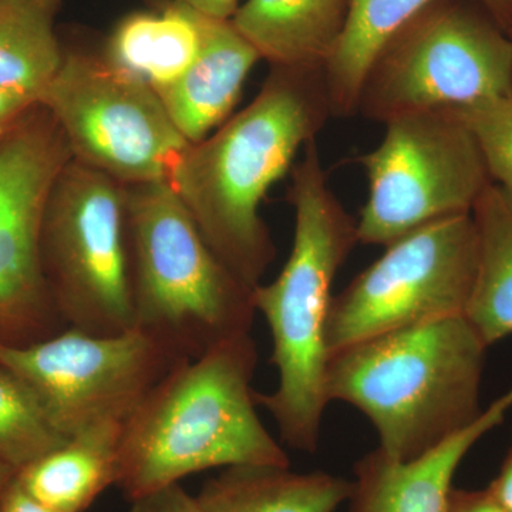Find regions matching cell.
I'll list each match as a JSON object with an SVG mask.
<instances>
[{
  "mask_svg": "<svg viewBox=\"0 0 512 512\" xmlns=\"http://www.w3.org/2000/svg\"><path fill=\"white\" fill-rule=\"evenodd\" d=\"M329 117L325 67H271L251 104L171 165L167 181L205 242L249 288L276 256L259 205Z\"/></svg>",
  "mask_w": 512,
  "mask_h": 512,
  "instance_id": "obj_1",
  "label": "cell"
},
{
  "mask_svg": "<svg viewBox=\"0 0 512 512\" xmlns=\"http://www.w3.org/2000/svg\"><path fill=\"white\" fill-rule=\"evenodd\" d=\"M251 333L174 367L121 426L117 487L136 500L212 468L291 467L256 413Z\"/></svg>",
  "mask_w": 512,
  "mask_h": 512,
  "instance_id": "obj_2",
  "label": "cell"
},
{
  "mask_svg": "<svg viewBox=\"0 0 512 512\" xmlns=\"http://www.w3.org/2000/svg\"><path fill=\"white\" fill-rule=\"evenodd\" d=\"M289 202L295 212L291 255L274 282L254 288L279 375L274 392L256 393V403L274 417L286 446L313 454L329 404L326 326L333 282L359 242L357 221L330 190L316 138L292 168Z\"/></svg>",
  "mask_w": 512,
  "mask_h": 512,
  "instance_id": "obj_3",
  "label": "cell"
},
{
  "mask_svg": "<svg viewBox=\"0 0 512 512\" xmlns=\"http://www.w3.org/2000/svg\"><path fill=\"white\" fill-rule=\"evenodd\" d=\"M487 349L466 315L362 340L329 356V403H348L365 414L386 456L414 460L483 413Z\"/></svg>",
  "mask_w": 512,
  "mask_h": 512,
  "instance_id": "obj_4",
  "label": "cell"
},
{
  "mask_svg": "<svg viewBox=\"0 0 512 512\" xmlns=\"http://www.w3.org/2000/svg\"><path fill=\"white\" fill-rule=\"evenodd\" d=\"M133 329L178 362L251 333L254 289L222 264L167 180L126 185Z\"/></svg>",
  "mask_w": 512,
  "mask_h": 512,
  "instance_id": "obj_5",
  "label": "cell"
},
{
  "mask_svg": "<svg viewBox=\"0 0 512 512\" xmlns=\"http://www.w3.org/2000/svg\"><path fill=\"white\" fill-rule=\"evenodd\" d=\"M512 94V37L487 12L437 0L384 47L367 74L359 110L387 121L430 110H456Z\"/></svg>",
  "mask_w": 512,
  "mask_h": 512,
  "instance_id": "obj_6",
  "label": "cell"
},
{
  "mask_svg": "<svg viewBox=\"0 0 512 512\" xmlns=\"http://www.w3.org/2000/svg\"><path fill=\"white\" fill-rule=\"evenodd\" d=\"M40 264L67 328L133 329L126 185L74 158L64 165L43 212Z\"/></svg>",
  "mask_w": 512,
  "mask_h": 512,
  "instance_id": "obj_7",
  "label": "cell"
},
{
  "mask_svg": "<svg viewBox=\"0 0 512 512\" xmlns=\"http://www.w3.org/2000/svg\"><path fill=\"white\" fill-rule=\"evenodd\" d=\"M384 126L382 143L359 158L369 180L360 244L387 247L430 222L471 214L491 178L456 114L419 111Z\"/></svg>",
  "mask_w": 512,
  "mask_h": 512,
  "instance_id": "obj_8",
  "label": "cell"
},
{
  "mask_svg": "<svg viewBox=\"0 0 512 512\" xmlns=\"http://www.w3.org/2000/svg\"><path fill=\"white\" fill-rule=\"evenodd\" d=\"M477 265L471 214L430 222L387 245L333 296L326 326L329 356L393 330L466 315Z\"/></svg>",
  "mask_w": 512,
  "mask_h": 512,
  "instance_id": "obj_9",
  "label": "cell"
},
{
  "mask_svg": "<svg viewBox=\"0 0 512 512\" xmlns=\"http://www.w3.org/2000/svg\"><path fill=\"white\" fill-rule=\"evenodd\" d=\"M74 160L123 185L167 180L188 146L160 97L103 55L64 52L55 79L40 94Z\"/></svg>",
  "mask_w": 512,
  "mask_h": 512,
  "instance_id": "obj_10",
  "label": "cell"
},
{
  "mask_svg": "<svg viewBox=\"0 0 512 512\" xmlns=\"http://www.w3.org/2000/svg\"><path fill=\"white\" fill-rule=\"evenodd\" d=\"M181 363L134 329L93 335L64 328L28 345L0 343V365L32 390L67 439L99 424H123Z\"/></svg>",
  "mask_w": 512,
  "mask_h": 512,
  "instance_id": "obj_11",
  "label": "cell"
},
{
  "mask_svg": "<svg viewBox=\"0 0 512 512\" xmlns=\"http://www.w3.org/2000/svg\"><path fill=\"white\" fill-rule=\"evenodd\" d=\"M69 144L36 104L0 138V343L28 345L67 328L47 291L40 229Z\"/></svg>",
  "mask_w": 512,
  "mask_h": 512,
  "instance_id": "obj_12",
  "label": "cell"
},
{
  "mask_svg": "<svg viewBox=\"0 0 512 512\" xmlns=\"http://www.w3.org/2000/svg\"><path fill=\"white\" fill-rule=\"evenodd\" d=\"M512 409V387L470 427L429 453L410 461L393 460L380 448L353 467L346 512H444L461 461Z\"/></svg>",
  "mask_w": 512,
  "mask_h": 512,
  "instance_id": "obj_13",
  "label": "cell"
},
{
  "mask_svg": "<svg viewBox=\"0 0 512 512\" xmlns=\"http://www.w3.org/2000/svg\"><path fill=\"white\" fill-rule=\"evenodd\" d=\"M198 25L201 47L190 69L174 83L154 90L190 144L200 143L229 119L248 74L261 60L231 20L198 13Z\"/></svg>",
  "mask_w": 512,
  "mask_h": 512,
  "instance_id": "obj_14",
  "label": "cell"
},
{
  "mask_svg": "<svg viewBox=\"0 0 512 512\" xmlns=\"http://www.w3.org/2000/svg\"><path fill=\"white\" fill-rule=\"evenodd\" d=\"M350 0H247L231 22L271 67H325Z\"/></svg>",
  "mask_w": 512,
  "mask_h": 512,
  "instance_id": "obj_15",
  "label": "cell"
},
{
  "mask_svg": "<svg viewBox=\"0 0 512 512\" xmlns=\"http://www.w3.org/2000/svg\"><path fill=\"white\" fill-rule=\"evenodd\" d=\"M119 423L99 424L69 437L16 473V483L56 512H84L119 476Z\"/></svg>",
  "mask_w": 512,
  "mask_h": 512,
  "instance_id": "obj_16",
  "label": "cell"
},
{
  "mask_svg": "<svg viewBox=\"0 0 512 512\" xmlns=\"http://www.w3.org/2000/svg\"><path fill=\"white\" fill-rule=\"evenodd\" d=\"M350 491L352 481L325 471L237 466L208 480L197 498L205 512H336Z\"/></svg>",
  "mask_w": 512,
  "mask_h": 512,
  "instance_id": "obj_17",
  "label": "cell"
},
{
  "mask_svg": "<svg viewBox=\"0 0 512 512\" xmlns=\"http://www.w3.org/2000/svg\"><path fill=\"white\" fill-rule=\"evenodd\" d=\"M200 47L198 13L170 0L158 13L134 12L121 19L107 39L103 56L157 90L180 79Z\"/></svg>",
  "mask_w": 512,
  "mask_h": 512,
  "instance_id": "obj_18",
  "label": "cell"
},
{
  "mask_svg": "<svg viewBox=\"0 0 512 512\" xmlns=\"http://www.w3.org/2000/svg\"><path fill=\"white\" fill-rule=\"evenodd\" d=\"M471 217L478 265L466 318L490 348L512 335V192L491 181Z\"/></svg>",
  "mask_w": 512,
  "mask_h": 512,
  "instance_id": "obj_19",
  "label": "cell"
},
{
  "mask_svg": "<svg viewBox=\"0 0 512 512\" xmlns=\"http://www.w3.org/2000/svg\"><path fill=\"white\" fill-rule=\"evenodd\" d=\"M437 0H350L348 16L325 66L332 117L359 110L360 94L377 57L421 10Z\"/></svg>",
  "mask_w": 512,
  "mask_h": 512,
  "instance_id": "obj_20",
  "label": "cell"
},
{
  "mask_svg": "<svg viewBox=\"0 0 512 512\" xmlns=\"http://www.w3.org/2000/svg\"><path fill=\"white\" fill-rule=\"evenodd\" d=\"M62 0H0V87L39 101L64 50L56 33Z\"/></svg>",
  "mask_w": 512,
  "mask_h": 512,
  "instance_id": "obj_21",
  "label": "cell"
},
{
  "mask_svg": "<svg viewBox=\"0 0 512 512\" xmlns=\"http://www.w3.org/2000/svg\"><path fill=\"white\" fill-rule=\"evenodd\" d=\"M66 440L47 419L32 390L0 365V461L18 473Z\"/></svg>",
  "mask_w": 512,
  "mask_h": 512,
  "instance_id": "obj_22",
  "label": "cell"
},
{
  "mask_svg": "<svg viewBox=\"0 0 512 512\" xmlns=\"http://www.w3.org/2000/svg\"><path fill=\"white\" fill-rule=\"evenodd\" d=\"M451 111L476 141L491 181L512 192V94Z\"/></svg>",
  "mask_w": 512,
  "mask_h": 512,
  "instance_id": "obj_23",
  "label": "cell"
},
{
  "mask_svg": "<svg viewBox=\"0 0 512 512\" xmlns=\"http://www.w3.org/2000/svg\"><path fill=\"white\" fill-rule=\"evenodd\" d=\"M127 512H205L197 497H192L181 484L168 485L130 501Z\"/></svg>",
  "mask_w": 512,
  "mask_h": 512,
  "instance_id": "obj_24",
  "label": "cell"
},
{
  "mask_svg": "<svg viewBox=\"0 0 512 512\" xmlns=\"http://www.w3.org/2000/svg\"><path fill=\"white\" fill-rule=\"evenodd\" d=\"M444 512H510L495 500L487 487L483 490L451 488Z\"/></svg>",
  "mask_w": 512,
  "mask_h": 512,
  "instance_id": "obj_25",
  "label": "cell"
},
{
  "mask_svg": "<svg viewBox=\"0 0 512 512\" xmlns=\"http://www.w3.org/2000/svg\"><path fill=\"white\" fill-rule=\"evenodd\" d=\"M36 104V101L29 97L0 87V138Z\"/></svg>",
  "mask_w": 512,
  "mask_h": 512,
  "instance_id": "obj_26",
  "label": "cell"
},
{
  "mask_svg": "<svg viewBox=\"0 0 512 512\" xmlns=\"http://www.w3.org/2000/svg\"><path fill=\"white\" fill-rule=\"evenodd\" d=\"M0 512H56L37 503L35 498L22 490L13 478L9 487L0 495Z\"/></svg>",
  "mask_w": 512,
  "mask_h": 512,
  "instance_id": "obj_27",
  "label": "cell"
},
{
  "mask_svg": "<svg viewBox=\"0 0 512 512\" xmlns=\"http://www.w3.org/2000/svg\"><path fill=\"white\" fill-rule=\"evenodd\" d=\"M487 488L505 510L512 512V439L497 476Z\"/></svg>",
  "mask_w": 512,
  "mask_h": 512,
  "instance_id": "obj_28",
  "label": "cell"
},
{
  "mask_svg": "<svg viewBox=\"0 0 512 512\" xmlns=\"http://www.w3.org/2000/svg\"><path fill=\"white\" fill-rule=\"evenodd\" d=\"M208 18L231 20L239 8V0H178Z\"/></svg>",
  "mask_w": 512,
  "mask_h": 512,
  "instance_id": "obj_29",
  "label": "cell"
},
{
  "mask_svg": "<svg viewBox=\"0 0 512 512\" xmlns=\"http://www.w3.org/2000/svg\"><path fill=\"white\" fill-rule=\"evenodd\" d=\"M485 12L512 37V0H480Z\"/></svg>",
  "mask_w": 512,
  "mask_h": 512,
  "instance_id": "obj_30",
  "label": "cell"
},
{
  "mask_svg": "<svg viewBox=\"0 0 512 512\" xmlns=\"http://www.w3.org/2000/svg\"><path fill=\"white\" fill-rule=\"evenodd\" d=\"M15 476L16 471L13 470L12 467H9L8 464L0 461V495L9 487V484L12 483Z\"/></svg>",
  "mask_w": 512,
  "mask_h": 512,
  "instance_id": "obj_31",
  "label": "cell"
}]
</instances>
